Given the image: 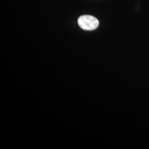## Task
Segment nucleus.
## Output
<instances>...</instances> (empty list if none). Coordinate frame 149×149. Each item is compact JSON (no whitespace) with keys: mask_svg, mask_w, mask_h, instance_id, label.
<instances>
[{"mask_svg":"<svg viewBox=\"0 0 149 149\" xmlns=\"http://www.w3.org/2000/svg\"><path fill=\"white\" fill-rule=\"evenodd\" d=\"M77 22L80 28L86 31L95 30L99 25L98 20L95 17L91 15L80 16Z\"/></svg>","mask_w":149,"mask_h":149,"instance_id":"1","label":"nucleus"}]
</instances>
